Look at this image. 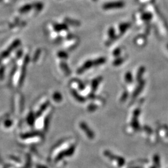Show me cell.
<instances>
[{
    "label": "cell",
    "instance_id": "6da1fadb",
    "mask_svg": "<svg viewBox=\"0 0 168 168\" xmlns=\"http://www.w3.org/2000/svg\"><path fill=\"white\" fill-rule=\"evenodd\" d=\"M124 6V4L123 1H115V2H109L103 4V8L105 10L112 9H118L122 8Z\"/></svg>",
    "mask_w": 168,
    "mask_h": 168
},
{
    "label": "cell",
    "instance_id": "7a4b0ae2",
    "mask_svg": "<svg viewBox=\"0 0 168 168\" xmlns=\"http://www.w3.org/2000/svg\"><path fill=\"white\" fill-rule=\"evenodd\" d=\"M104 154H105L104 155H105L107 157L110 158V159H111L112 160H115V161H116L117 162L118 166L119 167L123 166L124 164V163H125V160H124L123 157L113 155V154H112L111 153L108 151H105Z\"/></svg>",
    "mask_w": 168,
    "mask_h": 168
},
{
    "label": "cell",
    "instance_id": "3957f363",
    "mask_svg": "<svg viewBox=\"0 0 168 168\" xmlns=\"http://www.w3.org/2000/svg\"><path fill=\"white\" fill-rule=\"evenodd\" d=\"M80 127L81 129L85 133L86 135L89 138L93 139L94 138V133L91 130L90 128L88 127L87 123H85L84 122H82L80 124Z\"/></svg>",
    "mask_w": 168,
    "mask_h": 168
},
{
    "label": "cell",
    "instance_id": "277c9868",
    "mask_svg": "<svg viewBox=\"0 0 168 168\" xmlns=\"http://www.w3.org/2000/svg\"><path fill=\"white\" fill-rule=\"evenodd\" d=\"M140 113V110L139 109H136L135 111L134 112L133 117L132 118V122H131V126L133 127L134 129H138L139 128V123H138V118L139 115Z\"/></svg>",
    "mask_w": 168,
    "mask_h": 168
},
{
    "label": "cell",
    "instance_id": "5b68a950",
    "mask_svg": "<svg viewBox=\"0 0 168 168\" xmlns=\"http://www.w3.org/2000/svg\"><path fill=\"white\" fill-rule=\"evenodd\" d=\"M92 66H93V61L92 60H87L86 61L85 63L84 64V65L82 66L80 69H78L77 70V73L78 74H82L84 72H85V70H88L89 69L91 68Z\"/></svg>",
    "mask_w": 168,
    "mask_h": 168
},
{
    "label": "cell",
    "instance_id": "8992f818",
    "mask_svg": "<svg viewBox=\"0 0 168 168\" xmlns=\"http://www.w3.org/2000/svg\"><path fill=\"white\" fill-rule=\"evenodd\" d=\"M108 37L110 38V40L108 41V42H107V46L111 44V43H112L114 41H115V39H116V34H115V29L113 27H111L108 30Z\"/></svg>",
    "mask_w": 168,
    "mask_h": 168
},
{
    "label": "cell",
    "instance_id": "52a82bcc",
    "mask_svg": "<svg viewBox=\"0 0 168 168\" xmlns=\"http://www.w3.org/2000/svg\"><path fill=\"white\" fill-rule=\"evenodd\" d=\"M75 147L74 146H71L68 150H67L65 151H64V152H62L61 154L59 156V157H57V159L60 160V158H62V157H64V156H70L72 155L74 153V151H75Z\"/></svg>",
    "mask_w": 168,
    "mask_h": 168
},
{
    "label": "cell",
    "instance_id": "ba28073f",
    "mask_svg": "<svg viewBox=\"0 0 168 168\" xmlns=\"http://www.w3.org/2000/svg\"><path fill=\"white\" fill-rule=\"evenodd\" d=\"M131 25L130 23H128V22H124L121 24L119 26V33H120V35H122L123 34H124L125 32L130 27Z\"/></svg>",
    "mask_w": 168,
    "mask_h": 168
},
{
    "label": "cell",
    "instance_id": "9c48e42d",
    "mask_svg": "<svg viewBox=\"0 0 168 168\" xmlns=\"http://www.w3.org/2000/svg\"><path fill=\"white\" fill-rule=\"evenodd\" d=\"M144 86H145V82H144V81H140V85H138V87L136 88V90L134 91V93H133V98L136 97L138 95V94L141 92L143 87H144Z\"/></svg>",
    "mask_w": 168,
    "mask_h": 168
},
{
    "label": "cell",
    "instance_id": "30bf717a",
    "mask_svg": "<svg viewBox=\"0 0 168 168\" xmlns=\"http://www.w3.org/2000/svg\"><path fill=\"white\" fill-rule=\"evenodd\" d=\"M102 78L101 77H99L96 78L95 79H94V80L92 81V87L93 91H95V90H96V89H97V88L98 87L99 83L100 82L101 80H102Z\"/></svg>",
    "mask_w": 168,
    "mask_h": 168
},
{
    "label": "cell",
    "instance_id": "8fae6325",
    "mask_svg": "<svg viewBox=\"0 0 168 168\" xmlns=\"http://www.w3.org/2000/svg\"><path fill=\"white\" fill-rule=\"evenodd\" d=\"M105 62H106V58H105V57H99V58L93 61V65L98 66V65L104 64Z\"/></svg>",
    "mask_w": 168,
    "mask_h": 168
},
{
    "label": "cell",
    "instance_id": "7c38bea8",
    "mask_svg": "<svg viewBox=\"0 0 168 168\" xmlns=\"http://www.w3.org/2000/svg\"><path fill=\"white\" fill-rule=\"evenodd\" d=\"M153 18V15L151 13L146 12L143 13L141 16V19L143 21H150Z\"/></svg>",
    "mask_w": 168,
    "mask_h": 168
},
{
    "label": "cell",
    "instance_id": "4fadbf2b",
    "mask_svg": "<svg viewBox=\"0 0 168 168\" xmlns=\"http://www.w3.org/2000/svg\"><path fill=\"white\" fill-rule=\"evenodd\" d=\"M66 22L72 26L78 27L80 26V22L77 20H71V19H67Z\"/></svg>",
    "mask_w": 168,
    "mask_h": 168
},
{
    "label": "cell",
    "instance_id": "5bb4252c",
    "mask_svg": "<svg viewBox=\"0 0 168 168\" xmlns=\"http://www.w3.org/2000/svg\"><path fill=\"white\" fill-rule=\"evenodd\" d=\"M72 95L77 99V100H78L79 102H84V101L85 100L82 97V96L79 95L78 93L76 91L74 90L72 91Z\"/></svg>",
    "mask_w": 168,
    "mask_h": 168
},
{
    "label": "cell",
    "instance_id": "9a60e30c",
    "mask_svg": "<svg viewBox=\"0 0 168 168\" xmlns=\"http://www.w3.org/2000/svg\"><path fill=\"white\" fill-rule=\"evenodd\" d=\"M145 69L143 67H140V69H139L138 72V74H137V77H136V79H137V80L138 81L139 80L141 81L143 74L144 72H145Z\"/></svg>",
    "mask_w": 168,
    "mask_h": 168
},
{
    "label": "cell",
    "instance_id": "2e32d148",
    "mask_svg": "<svg viewBox=\"0 0 168 168\" xmlns=\"http://www.w3.org/2000/svg\"><path fill=\"white\" fill-rule=\"evenodd\" d=\"M145 41H146L145 36H140L136 38V40H135V42L137 43L138 44L141 45V44H144V43H145Z\"/></svg>",
    "mask_w": 168,
    "mask_h": 168
},
{
    "label": "cell",
    "instance_id": "e0dca14e",
    "mask_svg": "<svg viewBox=\"0 0 168 168\" xmlns=\"http://www.w3.org/2000/svg\"><path fill=\"white\" fill-rule=\"evenodd\" d=\"M125 80L127 83H131L132 81H133V77L131 75V73L129 72H127L125 75Z\"/></svg>",
    "mask_w": 168,
    "mask_h": 168
},
{
    "label": "cell",
    "instance_id": "ac0fdd59",
    "mask_svg": "<svg viewBox=\"0 0 168 168\" xmlns=\"http://www.w3.org/2000/svg\"><path fill=\"white\" fill-rule=\"evenodd\" d=\"M124 60L122 57H118L116 60H115L113 62V65L115 66H118L119 65H121L123 62Z\"/></svg>",
    "mask_w": 168,
    "mask_h": 168
},
{
    "label": "cell",
    "instance_id": "d6986e66",
    "mask_svg": "<svg viewBox=\"0 0 168 168\" xmlns=\"http://www.w3.org/2000/svg\"><path fill=\"white\" fill-rule=\"evenodd\" d=\"M153 161H154L156 167H160V160L159 156H158L157 155L154 156V157H153Z\"/></svg>",
    "mask_w": 168,
    "mask_h": 168
},
{
    "label": "cell",
    "instance_id": "ffe728a7",
    "mask_svg": "<svg viewBox=\"0 0 168 168\" xmlns=\"http://www.w3.org/2000/svg\"><path fill=\"white\" fill-rule=\"evenodd\" d=\"M56 29L57 31H61V30H65L67 29V26L65 25H57L56 27Z\"/></svg>",
    "mask_w": 168,
    "mask_h": 168
},
{
    "label": "cell",
    "instance_id": "44dd1931",
    "mask_svg": "<svg viewBox=\"0 0 168 168\" xmlns=\"http://www.w3.org/2000/svg\"><path fill=\"white\" fill-rule=\"evenodd\" d=\"M121 54V49L120 48H117L113 52V56L115 57H118Z\"/></svg>",
    "mask_w": 168,
    "mask_h": 168
},
{
    "label": "cell",
    "instance_id": "7402d4cb",
    "mask_svg": "<svg viewBox=\"0 0 168 168\" xmlns=\"http://www.w3.org/2000/svg\"><path fill=\"white\" fill-rule=\"evenodd\" d=\"M96 108H97V106H96L95 105H93V104L90 105L88 107V110H89V111H90V112L94 111Z\"/></svg>",
    "mask_w": 168,
    "mask_h": 168
},
{
    "label": "cell",
    "instance_id": "603a6c76",
    "mask_svg": "<svg viewBox=\"0 0 168 168\" xmlns=\"http://www.w3.org/2000/svg\"><path fill=\"white\" fill-rule=\"evenodd\" d=\"M127 97H128V93L127 92H124L123 94V95H122V98H121V100L122 101H124L126 99H127Z\"/></svg>",
    "mask_w": 168,
    "mask_h": 168
},
{
    "label": "cell",
    "instance_id": "cb8c5ba5",
    "mask_svg": "<svg viewBox=\"0 0 168 168\" xmlns=\"http://www.w3.org/2000/svg\"><path fill=\"white\" fill-rule=\"evenodd\" d=\"M151 168H156V166H153V167H151Z\"/></svg>",
    "mask_w": 168,
    "mask_h": 168
},
{
    "label": "cell",
    "instance_id": "d4e9b609",
    "mask_svg": "<svg viewBox=\"0 0 168 168\" xmlns=\"http://www.w3.org/2000/svg\"><path fill=\"white\" fill-rule=\"evenodd\" d=\"M134 168H143L141 167H134Z\"/></svg>",
    "mask_w": 168,
    "mask_h": 168
},
{
    "label": "cell",
    "instance_id": "484cf974",
    "mask_svg": "<svg viewBox=\"0 0 168 168\" xmlns=\"http://www.w3.org/2000/svg\"><path fill=\"white\" fill-rule=\"evenodd\" d=\"M93 1H97V0H93Z\"/></svg>",
    "mask_w": 168,
    "mask_h": 168
},
{
    "label": "cell",
    "instance_id": "4316f807",
    "mask_svg": "<svg viewBox=\"0 0 168 168\" xmlns=\"http://www.w3.org/2000/svg\"><path fill=\"white\" fill-rule=\"evenodd\" d=\"M167 49H168V44H167Z\"/></svg>",
    "mask_w": 168,
    "mask_h": 168
}]
</instances>
